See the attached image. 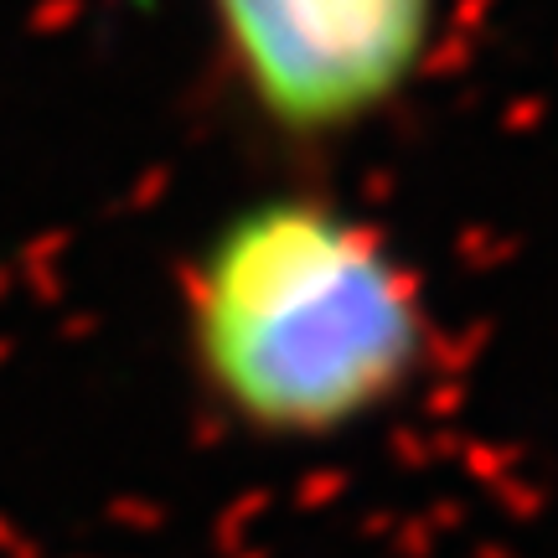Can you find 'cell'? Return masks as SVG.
I'll return each mask as SVG.
<instances>
[{"mask_svg": "<svg viewBox=\"0 0 558 558\" xmlns=\"http://www.w3.org/2000/svg\"><path fill=\"white\" fill-rule=\"evenodd\" d=\"M181 347L202 403L259 445H331L393 414L439 357L429 284L383 222L275 186L181 264Z\"/></svg>", "mask_w": 558, "mask_h": 558, "instance_id": "cell-1", "label": "cell"}, {"mask_svg": "<svg viewBox=\"0 0 558 558\" xmlns=\"http://www.w3.org/2000/svg\"><path fill=\"white\" fill-rule=\"evenodd\" d=\"M243 114L290 150L388 120L429 73L445 0H202Z\"/></svg>", "mask_w": 558, "mask_h": 558, "instance_id": "cell-2", "label": "cell"}]
</instances>
